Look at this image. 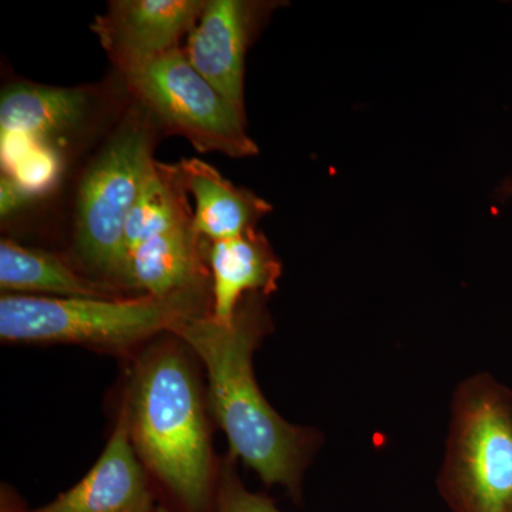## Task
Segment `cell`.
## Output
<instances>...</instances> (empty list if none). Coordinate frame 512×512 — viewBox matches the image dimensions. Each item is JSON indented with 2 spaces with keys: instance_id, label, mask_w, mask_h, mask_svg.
I'll list each match as a JSON object with an SVG mask.
<instances>
[{
  "instance_id": "cell-1",
  "label": "cell",
  "mask_w": 512,
  "mask_h": 512,
  "mask_svg": "<svg viewBox=\"0 0 512 512\" xmlns=\"http://www.w3.org/2000/svg\"><path fill=\"white\" fill-rule=\"evenodd\" d=\"M265 298L249 293L231 323L205 313L184 322L173 335L207 370L208 402L227 434L231 457L244 461L268 487H284L299 503L303 476L323 437L276 413L256 382L254 353L272 328Z\"/></svg>"
},
{
  "instance_id": "cell-16",
  "label": "cell",
  "mask_w": 512,
  "mask_h": 512,
  "mask_svg": "<svg viewBox=\"0 0 512 512\" xmlns=\"http://www.w3.org/2000/svg\"><path fill=\"white\" fill-rule=\"evenodd\" d=\"M217 480L215 512H282L271 498L252 493L242 484L232 461H227Z\"/></svg>"
},
{
  "instance_id": "cell-6",
  "label": "cell",
  "mask_w": 512,
  "mask_h": 512,
  "mask_svg": "<svg viewBox=\"0 0 512 512\" xmlns=\"http://www.w3.org/2000/svg\"><path fill=\"white\" fill-rule=\"evenodd\" d=\"M128 89L154 123L187 138L201 153L232 158L258 156L247 131V117L195 70L177 49L123 70Z\"/></svg>"
},
{
  "instance_id": "cell-17",
  "label": "cell",
  "mask_w": 512,
  "mask_h": 512,
  "mask_svg": "<svg viewBox=\"0 0 512 512\" xmlns=\"http://www.w3.org/2000/svg\"><path fill=\"white\" fill-rule=\"evenodd\" d=\"M33 197L35 194L20 183L18 178L9 173L2 174V178H0V215H2V220L25 210L32 202Z\"/></svg>"
},
{
  "instance_id": "cell-12",
  "label": "cell",
  "mask_w": 512,
  "mask_h": 512,
  "mask_svg": "<svg viewBox=\"0 0 512 512\" xmlns=\"http://www.w3.org/2000/svg\"><path fill=\"white\" fill-rule=\"evenodd\" d=\"M204 245L194 217L148 239L128 259L123 288L165 296L208 285Z\"/></svg>"
},
{
  "instance_id": "cell-5",
  "label": "cell",
  "mask_w": 512,
  "mask_h": 512,
  "mask_svg": "<svg viewBox=\"0 0 512 512\" xmlns=\"http://www.w3.org/2000/svg\"><path fill=\"white\" fill-rule=\"evenodd\" d=\"M154 120L140 104L111 133L80 180L74 211V249L101 281L120 288L124 229L157 161Z\"/></svg>"
},
{
  "instance_id": "cell-14",
  "label": "cell",
  "mask_w": 512,
  "mask_h": 512,
  "mask_svg": "<svg viewBox=\"0 0 512 512\" xmlns=\"http://www.w3.org/2000/svg\"><path fill=\"white\" fill-rule=\"evenodd\" d=\"M0 288L3 293H53L57 298H124L117 286L80 274L62 258L18 242H0Z\"/></svg>"
},
{
  "instance_id": "cell-19",
  "label": "cell",
  "mask_w": 512,
  "mask_h": 512,
  "mask_svg": "<svg viewBox=\"0 0 512 512\" xmlns=\"http://www.w3.org/2000/svg\"><path fill=\"white\" fill-rule=\"evenodd\" d=\"M154 512H173L171 510H168L167 507H164V505H157L156 510Z\"/></svg>"
},
{
  "instance_id": "cell-7",
  "label": "cell",
  "mask_w": 512,
  "mask_h": 512,
  "mask_svg": "<svg viewBox=\"0 0 512 512\" xmlns=\"http://www.w3.org/2000/svg\"><path fill=\"white\" fill-rule=\"evenodd\" d=\"M279 2L207 0L188 35V60L242 114L245 111V59L249 46Z\"/></svg>"
},
{
  "instance_id": "cell-2",
  "label": "cell",
  "mask_w": 512,
  "mask_h": 512,
  "mask_svg": "<svg viewBox=\"0 0 512 512\" xmlns=\"http://www.w3.org/2000/svg\"><path fill=\"white\" fill-rule=\"evenodd\" d=\"M141 463L184 512H208L217 481L204 396L187 355L173 340L138 360L124 396Z\"/></svg>"
},
{
  "instance_id": "cell-11",
  "label": "cell",
  "mask_w": 512,
  "mask_h": 512,
  "mask_svg": "<svg viewBox=\"0 0 512 512\" xmlns=\"http://www.w3.org/2000/svg\"><path fill=\"white\" fill-rule=\"evenodd\" d=\"M207 262L212 278L211 316L221 323L234 320L244 295L269 296L278 288L282 264L258 229L239 237L208 241Z\"/></svg>"
},
{
  "instance_id": "cell-15",
  "label": "cell",
  "mask_w": 512,
  "mask_h": 512,
  "mask_svg": "<svg viewBox=\"0 0 512 512\" xmlns=\"http://www.w3.org/2000/svg\"><path fill=\"white\" fill-rule=\"evenodd\" d=\"M194 217L177 164L156 163L138 194L124 229L123 278L130 256L148 239ZM123 286V279H121Z\"/></svg>"
},
{
  "instance_id": "cell-18",
  "label": "cell",
  "mask_w": 512,
  "mask_h": 512,
  "mask_svg": "<svg viewBox=\"0 0 512 512\" xmlns=\"http://www.w3.org/2000/svg\"><path fill=\"white\" fill-rule=\"evenodd\" d=\"M18 495L10 493L9 488H2V498H0V512H20Z\"/></svg>"
},
{
  "instance_id": "cell-13",
  "label": "cell",
  "mask_w": 512,
  "mask_h": 512,
  "mask_svg": "<svg viewBox=\"0 0 512 512\" xmlns=\"http://www.w3.org/2000/svg\"><path fill=\"white\" fill-rule=\"evenodd\" d=\"M185 190L195 200L194 225L208 241L239 237L258 229L271 204L247 188L237 187L211 164L188 158L177 164Z\"/></svg>"
},
{
  "instance_id": "cell-9",
  "label": "cell",
  "mask_w": 512,
  "mask_h": 512,
  "mask_svg": "<svg viewBox=\"0 0 512 512\" xmlns=\"http://www.w3.org/2000/svg\"><path fill=\"white\" fill-rule=\"evenodd\" d=\"M156 507L121 403L109 443L83 480L52 503L20 512H154Z\"/></svg>"
},
{
  "instance_id": "cell-3",
  "label": "cell",
  "mask_w": 512,
  "mask_h": 512,
  "mask_svg": "<svg viewBox=\"0 0 512 512\" xmlns=\"http://www.w3.org/2000/svg\"><path fill=\"white\" fill-rule=\"evenodd\" d=\"M208 285L165 296L84 299L3 293L0 338L16 343H73L123 353L184 322L211 313Z\"/></svg>"
},
{
  "instance_id": "cell-4",
  "label": "cell",
  "mask_w": 512,
  "mask_h": 512,
  "mask_svg": "<svg viewBox=\"0 0 512 512\" xmlns=\"http://www.w3.org/2000/svg\"><path fill=\"white\" fill-rule=\"evenodd\" d=\"M437 476L453 512H512V390L490 373L458 383Z\"/></svg>"
},
{
  "instance_id": "cell-8",
  "label": "cell",
  "mask_w": 512,
  "mask_h": 512,
  "mask_svg": "<svg viewBox=\"0 0 512 512\" xmlns=\"http://www.w3.org/2000/svg\"><path fill=\"white\" fill-rule=\"evenodd\" d=\"M207 0H113L92 30L120 72L180 49Z\"/></svg>"
},
{
  "instance_id": "cell-10",
  "label": "cell",
  "mask_w": 512,
  "mask_h": 512,
  "mask_svg": "<svg viewBox=\"0 0 512 512\" xmlns=\"http://www.w3.org/2000/svg\"><path fill=\"white\" fill-rule=\"evenodd\" d=\"M92 107L93 94L86 87L9 84L0 97L2 138L43 146L82 126Z\"/></svg>"
}]
</instances>
